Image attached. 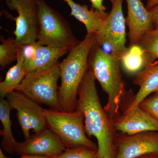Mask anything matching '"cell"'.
<instances>
[{
  "mask_svg": "<svg viewBox=\"0 0 158 158\" xmlns=\"http://www.w3.org/2000/svg\"><path fill=\"white\" fill-rule=\"evenodd\" d=\"M147 1H148V0H147Z\"/></svg>",
  "mask_w": 158,
  "mask_h": 158,
  "instance_id": "obj_33",
  "label": "cell"
},
{
  "mask_svg": "<svg viewBox=\"0 0 158 158\" xmlns=\"http://www.w3.org/2000/svg\"><path fill=\"white\" fill-rule=\"evenodd\" d=\"M157 4H158V0H148V1L147 4L146 5V9L149 10Z\"/></svg>",
  "mask_w": 158,
  "mask_h": 158,
  "instance_id": "obj_27",
  "label": "cell"
},
{
  "mask_svg": "<svg viewBox=\"0 0 158 158\" xmlns=\"http://www.w3.org/2000/svg\"><path fill=\"white\" fill-rule=\"evenodd\" d=\"M136 158H158L157 153H148L140 156Z\"/></svg>",
  "mask_w": 158,
  "mask_h": 158,
  "instance_id": "obj_28",
  "label": "cell"
},
{
  "mask_svg": "<svg viewBox=\"0 0 158 158\" xmlns=\"http://www.w3.org/2000/svg\"><path fill=\"white\" fill-rule=\"evenodd\" d=\"M116 131L128 135L158 131V122L139 105L127 108L113 119Z\"/></svg>",
  "mask_w": 158,
  "mask_h": 158,
  "instance_id": "obj_12",
  "label": "cell"
},
{
  "mask_svg": "<svg viewBox=\"0 0 158 158\" xmlns=\"http://www.w3.org/2000/svg\"><path fill=\"white\" fill-rule=\"evenodd\" d=\"M37 44V41L32 43L18 46L22 54L24 65L29 63L34 59Z\"/></svg>",
  "mask_w": 158,
  "mask_h": 158,
  "instance_id": "obj_24",
  "label": "cell"
},
{
  "mask_svg": "<svg viewBox=\"0 0 158 158\" xmlns=\"http://www.w3.org/2000/svg\"><path fill=\"white\" fill-rule=\"evenodd\" d=\"M123 0H115L111 11L108 14L96 35L98 45H109L112 54L121 59L127 49L126 19L123 11Z\"/></svg>",
  "mask_w": 158,
  "mask_h": 158,
  "instance_id": "obj_7",
  "label": "cell"
},
{
  "mask_svg": "<svg viewBox=\"0 0 158 158\" xmlns=\"http://www.w3.org/2000/svg\"><path fill=\"white\" fill-rule=\"evenodd\" d=\"M139 106L158 122V92L144 99Z\"/></svg>",
  "mask_w": 158,
  "mask_h": 158,
  "instance_id": "obj_23",
  "label": "cell"
},
{
  "mask_svg": "<svg viewBox=\"0 0 158 158\" xmlns=\"http://www.w3.org/2000/svg\"><path fill=\"white\" fill-rule=\"evenodd\" d=\"M9 102L3 98L0 99V120L3 129L0 131V135L3 137L1 145L3 149L8 153L17 152L19 142L15 139L11 131L12 123L10 119L11 110Z\"/></svg>",
  "mask_w": 158,
  "mask_h": 158,
  "instance_id": "obj_17",
  "label": "cell"
},
{
  "mask_svg": "<svg viewBox=\"0 0 158 158\" xmlns=\"http://www.w3.org/2000/svg\"><path fill=\"white\" fill-rule=\"evenodd\" d=\"M115 158H136L148 153L158 154V131L118 134Z\"/></svg>",
  "mask_w": 158,
  "mask_h": 158,
  "instance_id": "obj_10",
  "label": "cell"
},
{
  "mask_svg": "<svg viewBox=\"0 0 158 158\" xmlns=\"http://www.w3.org/2000/svg\"><path fill=\"white\" fill-rule=\"evenodd\" d=\"M138 44L143 48L148 63L155 62L156 59H158V29L145 33Z\"/></svg>",
  "mask_w": 158,
  "mask_h": 158,
  "instance_id": "obj_20",
  "label": "cell"
},
{
  "mask_svg": "<svg viewBox=\"0 0 158 158\" xmlns=\"http://www.w3.org/2000/svg\"><path fill=\"white\" fill-rule=\"evenodd\" d=\"M48 127L62 141L67 148L83 147L98 151V145L90 140L85 130V116L78 110L66 112L44 109Z\"/></svg>",
  "mask_w": 158,
  "mask_h": 158,
  "instance_id": "obj_4",
  "label": "cell"
},
{
  "mask_svg": "<svg viewBox=\"0 0 158 158\" xmlns=\"http://www.w3.org/2000/svg\"><path fill=\"white\" fill-rule=\"evenodd\" d=\"M10 10L17 11L13 17L16 22L14 31L17 46L37 41L38 31V6L37 0H5Z\"/></svg>",
  "mask_w": 158,
  "mask_h": 158,
  "instance_id": "obj_9",
  "label": "cell"
},
{
  "mask_svg": "<svg viewBox=\"0 0 158 158\" xmlns=\"http://www.w3.org/2000/svg\"><path fill=\"white\" fill-rule=\"evenodd\" d=\"M66 149L64 144L48 128L31 135L25 141L20 142L17 152L21 156L36 155L53 156Z\"/></svg>",
  "mask_w": 158,
  "mask_h": 158,
  "instance_id": "obj_11",
  "label": "cell"
},
{
  "mask_svg": "<svg viewBox=\"0 0 158 158\" xmlns=\"http://www.w3.org/2000/svg\"><path fill=\"white\" fill-rule=\"evenodd\" d=\"M114 1H115V0H110V2H111V3H112H112H113V2H114Z\"/></svg>",
  "mask_w": 158,
  "mask_h": 158,
  "instance_id": "obj_31",
  "label": "cell"
},
{
  "mask_svg": "<svg viewBox=\"0 0 158 158\" xmlns=\"http://www.w3.org/2000/svg\"><path fill=\"white\" fill-rule=\"evenodd\" d=\"M95 79L88 69L79 88L77 110L85 116V130L88 137L98 141V156L115 158L117 154V131L113 118L102 106Z\"/></svg>",
  "mask_w": 158,
  "mask_h": 158,
  "instance_id": "obj_1",
  "label": "cell"
},
{
  "mask_svg": "<svg viewBox=\"0 0 158 158\" xmlns=\"http://www.w3.org/2000/svg\"><path fill=\"white\" fill-rule=\"evenodd\" d=\"M19 158H52L48 156H41L36 155H23Z\"/></svg>",
  "mask_w": 158,
  "mask_h": 158,
  "instance_id": "obj_29",
  "label": "cell"
},
{
  "mask_svg": "<svg viewBox=\"0 0 158 158\" xmlns=\"http://www.w3.org/2000/svg\"><path fill=\"white\" fill-rule=\"evenodd\" d=\"M96 158H103L99 157L98 156Z\"/></svg>",
  "mask_w": 158,
  "mask_h": 158,
  "instance_id": "obj_32",
  "label": "cell"
},
{
  "mask_svg": "<svg viewBox=\"0 0 158 158\" xmlns=\"http://www.w3.org/2000/svg\"><path fill=\"white\" fill-rule=\"evenodd\" d=\"M68 52L69 50L67 48H56L42 45L37 41L34 59L29 63L24 65L26 73L57 63L59 58Z\"/></svg>",
  "mask_w": 158,
  "mask_h": 158,
  "instance_id": "obj_16",
  "label": "cell"
},
{
  "mask_svg": "<svg viewBox=\"0 0 158 158\" xmlns=\"http://www.w3.org/2000/svg\"><path fill=\"white\" fill-rule=\"evenodd\" d=\"M11 110L17 111V117L25 139L31 137L30 132L39 133L47 128L44 110L39 104L24 94L14 90L6 96Z\"/></svg>",
  "mask_w": 158,
  "mask_h": 158,
  "instance_id": "obj_8",
  "label": "cell"
},
{
  "mask_svg": "<svg viewBox=\"0 0 158 158\" xmlns=\"http://www.w3.org/2000/svg\"><path fill=\"white\" fill-rule=\"evenodd\" d=\"M96 43L95 34H87L59 63L61 84L58 94L61 111L71 112L77 110L79 88L88 70L90 51Z\"/></svg>",
  "mask_w": 158,
  "mask_h": 158,
  "instance_id": "obj_2",
  "label": "cell"
},
{
  "mask_svg": "<svg viewBox=\"0 0 158 158\" xmlns=\"http://www.w3.org/2000/svg\"><path fill=\"white\" fill-rule=\"evenodd\" d=\"M91 3V9L102 13L106 12V8L103 5V0H90Z\"/></svg>",
  "mask_w": 158,
  "mask_h": 158,
  "instance_id": "obj_25",
  "label": "cell"
},
{
  "mask_svg": "<svg viewBox=\"0 0 158 158\" xmlns=\"http://www.w3.org/2000/svg\"><path fill=\"white\" fill-rule=\"evenodd\" d=\"M60 77L58 62L27 73L15 90L21 92L39 104L61 111L58 81Z\"/></svg>",
  "mask_w": 158,
  "mask_h": 158,
  "instance_id": "obj_6",
  "label": "cell"
},
{
  "mask_svg": "<svg viewBox=\"0 0 158 158\" xmlns=\"http://www.w3.org/2000/svg\"><path fill=\"white\" fill-rule=\"evenodd\" d=\"M27 74L24 67V59L17 46V58L15 65L9 69L6 77L0 83V95L5 98L9 94L15 90Z\"/></svg>",
  "mask_w": 158,
  "mask_h": 158,
  "instance_id": "obj_19",
  "label": "cell"
},
{
  "mask_svg": "<svg viewBox=\"0 0 158 158\" xmlns=\"http://www.w3.org/2000/svg\"><path fill=\"white\" fill-rule=\"evenodd\" d=\"M50 157L52 158H96L98 151L87 148L80 147L67 148L59 155Z\"/></svg>",
  "mask_w": 158,
  "mask_h": 158,
  "instance_id": "obj_22",
  "label": "cell"
},
{
  "mask_svg": "<svg viewBox=\"0 0 158 158\" xmlns=\"http://www.w3.org/2000/svg\"><path fill=\"white\" fill-rule=\"evenodd\" d=\"M38 31L37 41L41 45L69 51L81 41L74 35L68 22L44 0H37Z\"/></svg>",
  "mask_w": 158,
  "mask_h": 158,
  "instance_id": "obj_5",
  "label": "cell"
},
{
  "mask_svg": "<svg viewBox=\"0 0 158 158\" xmlns=\"http://www.w3.org/2000/svg\"><path fill=\"white\" fill-rule=\"evenodd\" d=\"M0 158H11L10 157H8L6 156L4 153H3L2 150V148H0Z\"/></svg>",
  "mask_w": 158,
  "mask_h": 158,
  "instance_id": "obj_30",
  "label": "cell"
},
{
  "mask_svg": "<svg viewBox=\"0 0 158 158\" xmlns=\"http://www.w3.org/2000/svg\"><path fill=\"white\" fill-rule=\"evenodd\" d=\"M71 9L70 15L73 16L86 27L87 34H95L101 27L109 13H102L86 5H81L73 0H64Z\"/></svg>",
  "mask_w": 158,
  "mask_h": 158,
  "instance_id": "obj_15",
  "label": "cell"
},
{
  "mask_svg": "<svg viewBox=\"0 0 158 158\" xmlns=\"http://www.w3.org/2000/svg\"><path fill=\"white\" fill-rule=\"evenodd\" d=\"M126 2L127 16L126 22L129 28L130 45L138 44L145 33L154 29L152 16L141 0Z\"/></svg>",
  "mask_w": 158,
  "mask_h": 158,
  "instance_id": "obj_13",
  "label": "cell"
},
{
  "mask_svg": "<svg viewBox=\"0 0 158 158\" xmlns=\"http://www.w3.org/2000/svg\"><path fill=\"white\" fill-rule=\"evenodd\" d=\"M2 44L0 45V65L4 69L7 65L17 60V45L15 39H4L1 37Z\"/></svg>",
  "mask_w": 158,
  "mask_h": 158,
  "instance_id": "obj_21",
  "label": "cell"
},
{
  "mask_svg": "<svg viewBox=\"0 0 158 158\" xmlns=\"http://www.w3.org/2000/svg\"><path fill=\"white\" fill-rule=\"evenodd\" d=\"M121 66L119 58L108 53L96 42L89 55L88 69L107 94V102L104 108L113 119L120 114L119 110L125 95Z\"/></svg>",
  "mask_w": 158,
  "mask_h": 158,
  "instance_id": "obj_3",
  "label": "cell"
},
{
  "mask_svg": "<svg viewBox=\"0 0 158 158\" xmlns=\"http://www.w3.org/2000/svg\"><path fill=\"white\" fill-rule=\"evenodd\" d=\"M120 61L125 72L131 75H136L150 65L143 48L138 44L130 45Z\"/></svg>",
  "mask_w": 158,
  "mask_h": 158,
  "instance_id": "obj_18",
  "label": "cell"
},
{
  "mask_svg": "<svg viewBox=\"0 0 158 158\" xmlns=\"http://www.w3.org/2000/svg\"><path fill=\"white\" fill-rule=\"evenodd\" d=\"M133 83L140 88L128 108L138 106L150 94L158 92V63H152L136 74Z\"/></svg>",
  "mask_w": 158,
  "mask_h": 158,
  "instance_id": "obj_14",
  "label": "cell"
},
{
  "mask_svg": "<svg viewBox=\"0 0 158 158\" xmlns=\"http://www.w3.org/2000/svg\"><path fill=\"white\" fill-rule=\"evenodd\" d=\"M152 16L154 29H158V4L149 9Z\"/></svg>",
  "mask_w": 158,
  "mask_h": 158,
  "instance_id": "obj_26",
  "label": "cell"
}]
</instances>
